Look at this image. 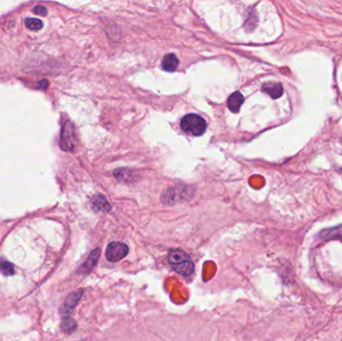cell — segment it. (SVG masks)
<instances>
[{
    "label": "cell",
    "instance_id": "obj_5",
    "mask_svg": "<svg viewBox=\"0 0 342 341\" xmlns=\"http://www.w3.org/2000/svg\"><path fill=\"white\" fill-rule=\"evenodd\" d=\"M99 257H100V249H99V248H95V249H93L90 252V254L87 257L86 261L80 266L78 272L79 273H83V274L89 273L93 269V267H94L97 264V262L99 260Z\"/></svg>",
    "mask_w": 342,
    "mask_h": 341
},
{
    "label": "cell",
    "instance_id": "obj_1",
    "mask_svg": "<svg viewBox=\"0 0 342 341\" xmlns=\"http://www.w3.org/2000/svg\"><path fill=\"white\" fill-rule=\"evenodd\" d=\"M181 128L186 133L192 134L194 136L202 135L206 130V121L197 114H187L181 120Z\"/></svg>",
    "mask_w": 342,
    "mask_h": 341
},
{
    "label": "cell",
    "instance_id": "obj_15",
    "mask_svg": "<svg viewBox=\"0 0 342 341\" xmlns=\"http://www.w3.org/2000/svg\"><path fill=\"white\" fill-rule=\"evenodd\" d=\"M33 12L37 15H40V16H45L47 14V10L44 6L42 5H37L33 8Z\"/></svg>",
    "mask_w": 342,
    "mask_h": 341
},
{
    "label": "cell",
    "instance_id": "obj_3",
    "mask_svg": "<svg viewBox=\"0 0 342 341\" xmlns=\"http://www.w3.org/2000/svg\"><path fill=\"white\" fill-rule=\"evenodd\" d=\"M76 144V137H75V130L73 124L69 121H65V123L62 126L61 131V145L64 150H73Z\"/></svg>",
    "mask_w": 342,
    "mask_h": 341
},
{
    "label": "cell",
    "instance_id": "obj_9",
    "mask_svg": "<svg viewBox=\"0 0 342 341\" xmlns=\"http://www.w3.org/2000/svg\"><path fill=\"white\" fill-rule=\"evenodd\" d=\"M91 205L95 211L97 212H108L111 209L108 201L101 195H96L92 198Z\"/></svg>",
    "mask_w": 342,
    "mask_h": 341
},
{
    "label": "cell",
    "instance_id": "obj_11",
    "mask_svg": "<svg viewBox=\"0 0 342 341\" xmlns=\"http://www.w3.org/2000/svg\"><path fill=\"white\" fill-rule=\"evenodd\" d=\"M172 268L174 269V271H176L182 276H189L194 272V263L191 260H189L184 263L172 266Z\"/></svg>",
    "mask_w": 342,
    "mask_h": 341
},
{
    "label": "cell",
    "instance_id": "obj_12",
    "mask_svg": "<svg viewBox=\"0 0 342 341\" xmlns=\"http://www.w3.org/2000/svg\"><path fill=\"white\" fill-rule=\"evenodd\" d=\"M76 327H77L76 321L73 318L69 317V316H65L63 318V320H62V322H61V328H62V330H63L66 333L73 332L76 329Z\"/></svg>",
    "mask_w": 342,
    "mask_h": 341
},
{
    "label": "cell",
    "instance_id": "obj_10",
    "mask_svg": "<svg viewBox=\"0 0 342 341\" xmlns=\"http://www.w3.org/2000/svg\"><path fill=\"white\" fill-rule=\"evenodd\" d=\"M178 63H179L178 59H177V57L174 54H166L163 57L162 62H161L162 68L165 71H168V72H172V71L176 70V68L178 66Z\"/></svg>",
    "mask_w": 342,
    "mask_h": 341
},
{
    "label": "cell",
    "instance_id": "obj_7",
    "mask_svg": "<svg viewBox=\"0 0 342 341\" xmlns=\"http://www.w3.org/2000/svg\"><path fill=\"white\" fill-rule=\"evenodd\" d=\"M262 91L267 93V94L273 98H279L283 93V88L282 85L280 83H274V82H270V83H266L262 86Z\"/></svg>",
    "mask_w": 342,
    "mask_h": 341
},
{
    "label": "cell",
    "instance_id": "obj_2",
    "mask_svg": "<svg viewBox=\"0 0 342 341\" xmlns=\"http://www.w3.org/2000/svg\"><path fill=\"white\" fill-rule=\"evenodd\" d=\"M129 252V247L123 242H110L105 251V257L109 262H118Z\"/></svg>",
    "mask_w": 342,
    "mask_h": 341
},
{
    "label": "cell",
    "instance_id": "obj_4",
    "mask_svg": "<svg viewBox=\"0 0 342 341\" xmlns=\"http://www.w3.org/2000/svg\"><path fill=\"white\" fill-rule=\"evenodd\" d=\"M83 293H84V291L82 289H79V290L74 291L73 293L69 294L66 297L64 303L61 305L60 312L63 315H65V316L70 314L74 310V308L76 307V305L78 304V302L80 301L81 297L83 296Z\"/></svg>",
    "mask_w": 342,
    "mask_h": 341
},
{
    "label": "cell",
    "instance_id": "obj_14",
    "mask_svg": "<svg viewBox=\"0 0 342 341\" xmlns=\"http://www.w3.org/2000/svg\"><path fill=\"white\" fill-rule=\"evenodd\" d=\"M25 25L28 29L33 30V31H37L40 30L43 26L42 21L37 19V18H27L25 19Z\"/></svg>",
    "mask_w": 342,
    "mask_h": 341
},
{
    "label": "cell",
    "instance_id": "obj_13",
    "mask_svg": "<svg viewBox=\"0 0 342 341\" xmlns=\"http://www.w3.org/2000/svg\"><path fill=\"white\" fill-rule=\"evenodd\" d=\"M0 272L5 276H12L15 273V269L11 262L1 258L0 259Z\"/></svg>",
    "mask_w": 342,
    "mask_h": 341
},
{
    "label": "cell",
    "instance_id": "obj_6",
    "mask_svg": "<svg viewBox=\"0 0 342 341\" xmlns=\"http://www.w3.org/2000/svg\"><path fill=\"white\" fill-rule=\"evenodd\" d=\"M167 260L171 266H175L186 261H189L190 257L185 251L181 249H171L167 255Z\"/></svg>",
    "mask_w": 342,
    "mask_h": 341
},
{
    "label": "cell",
    "instance_id": "obj_8",
    "mask_svg": "<svg viewBox=\"0 0 342 341\" xmlns=\"http://www.w3.org/2000/svg\"><path fill=\"white\" fill-rule=\"evenodd\" d=\"M244 102V97L239 91H236L229 96L227 100V106L231 112L237 113Z\"/></svg>",
    "mask_w": 342,
    "mask_h": 341
}]
</instances>
